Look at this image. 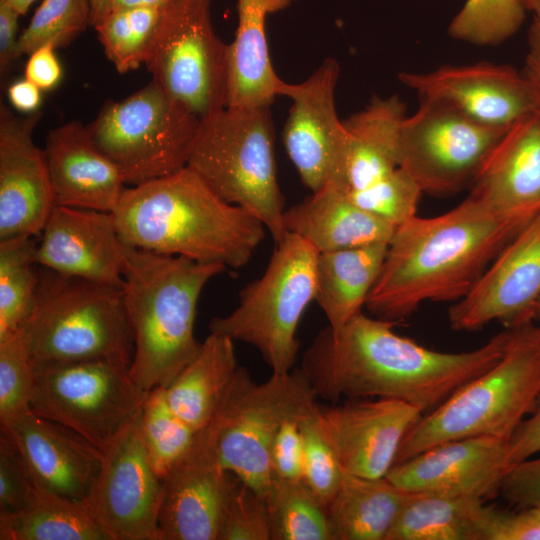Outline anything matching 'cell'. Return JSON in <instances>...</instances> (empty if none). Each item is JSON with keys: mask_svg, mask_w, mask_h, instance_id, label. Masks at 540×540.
Here are the masks:
<instances>
[{"mask_svg": "<svg viewBox=\"0 0 540 540\" xmlns=\"http://www.w3.org/2000/svg\"><path fill=\"white\" fill-rule=\"evenodd\" d=\"M393 321L362 311L342 328H323L305 350L301 371L317 397L338 403L388 398L409 403L423 415L502 356L506 329L464 352L426 348L394 332Z\"/></svg>", "mask_w": 540, "mask_h": 540, "instance_id": "1", "label": "cell"}, {"mask_svg": "<svg viewBox=\"0 0 540 540\" xmlns=\"http://www.w3.org/2000/svg\"><path fill=\"white\" fill-rule=\"evenodd\" d=\"M528 223L471 193L445 213L414 216L396 228L366 309L399 323L424 302L460 300Z\"/></svg>", "mask_w": 540, "mask_h": 540, "instance_id": "2", "label": "cell"}, {"mask_svg": "<svg viewBox=\"0 0 540 540\" xmlns=\"http://www.w3.org/2000/svg\"><path fill=\"white\" fill-rule=\"evenodd\" d=\"M112 214L127 245L234 269L249 262L266 229L188 166L126 188Z\"/></svg>", "mask_w": 540, "mask_h": 540, "instance_id": "3", "label": "cell"}, {"mask_svg": "<svg viewBox=\"0 0 540 540\" xmlns=\"http://www.w3.org/2000/svg\"><path fill=\"white\" fill-rule=\"evenodd\" d=\"M227 267L124 243L123 298L134 342L130 375L145 393L167 387L199 354L198 300Z\"/></svg>", "mask_w": 540, "mask_h": 540, "instance_id": "4", "label": "cell"}, {"mask_svg": "<svg viewBox=\"0 0 540 540\" xmlns=\"http://www.w3.org/2000/svg\"><path fill=\"white\" fill-rule=\"evenodd\" d=\"M507 329L501 358L423 415L404 437L394 465L452 440H510L540 397V325Z\"/></svg>", "mask_w": 540, "mask_h": 540, "instance_id": "5", "label": "cell"}, {"mask_svg": "<svg viewBox=\"0 0 540 540\" xmlns=\"http://www.w3.org/2000/svg\"><path fill=\"white\" fill-rule=\"evenodd\" d=\"M24 326L35 370L98 359L131 364L134 342L122 288L40 267Z\"/></svg>", "mask_w": 540, "mask_h": 540, "instance_id": "6", "label": "cell"}, {"mask_svg": "<svg viewBox=\"0 0 540 540\" xmlns=\"http://www.w3.org/2000/svg\"><path fill=\"white\" fill-rule=\"evenodd\" d=\"M269 108H229L200 121L187 166L223 200L257 217L275 244L288 233Z\"/></svg>", "mask_w": 540, "mask_h": 540, "instance_id": "7", "label": "cell"}, {"mask_svg": "<svg viewBox=\"0 0 540 540\" xmlns=\"http://www.w3.org/2000/svg\"><path fill=\"white\" fill-rule=\"evenodd\" d=\"M275 250L263 275L239 293L238 306L213 317L210 332L258 350L272 374L293 369L300 343L296 331L316 291L317 251L303 238L288 232Z\"/></svg>", "mask_w": 540, "mask_h": 540, "instance_id": "8", "label": "cell"}, {"mask_svg": "<svg viewBox=\"0 0 540 540\" xmlns=\"http://www.w3.org/2000/svg\"><path fill=\"white\" fill-rule=\"evenodd\" d=\"M316 399L300 368L257 383L239 366L209 423L224 468L265 498L272 484L271 447L280 427Z\"/></svg>", "mask_w": 540, "mask_h": 540, "instance_id": "9", "label": "cell"}, {"mask_svg": "<svg viewBox=\"0 0 540 540\" xmlns=\"http://www.w3.org/2000/svg\"><path fill=\"white\" fill-rule=\"evenodd\" d=\"M200 121L151 80L122 100L106 101L86 127L126 183L137 185L187 166Z\"/></svg>", "mask_w": 540, "mask_h": 540, "instance_id": "10", "label": "cell"}, {"mask_svg": "<svg viewBox=\"0 0 540 540\" xmlns=\"http://www.w3.org/2000/svg\"><path fill=\"white\" fill-rule=\"evenodd\" d=\"M129 369L130 364L109 359L37 369L30 409L103 450L140 413L148 394Z\"/></svg>", "mask_w": 540, "mask_h": 540, "instance_id": "11", "label": "cell"}, {"mask_svg": "<svg viewBox=\"0 0 540 540\" xmlns=\"http://www.w3.org/2000/svg\"><path fill=\"white\" fill-rule=\"evenodd\" d=\"M145 65L152 80L200 119L224 109L228 44L214 31L210 0H173L165 6Z\"/></svg>", "mask_w": 540, "mask_h": 540, "instance_id": "12", "label": "cell"}, {"mask_svg": "<svg viewBox=\"0 0 540 540\" xmlns=\"http://www.w3.org/2000/svg\"><path fill=\"white\" fill-rule=\"evenodd\" d=\"M507 130L478 122L447 104L420 101L401 125L398 167L423 193L455 194L473 183Z\"/></svg>", "mask_w": 540, "mask_h": 540, "instance_id": "13", "label": "cell"}, {"mask_svg": "<svg viewBox=\"0 0 540 540\" xmlns=\"http://www.w3.org/2000/svg\"><path fill=\"white\" fill-rule=\"evenodd\" d=\"M102 453L101 470L85 499L96 519L110 540H160L163 480L148 458L140 413Z\"/></svg>", "mask_w": 540, "mask_h": 540, "instance_id": "14", "label": "cell"}, {"mask_svg": "<svg viewBox=\"0 0 540 540\" xmlns=\"http://www.w3.org/2000/svg\"><path fill=\"white\" fill-rule=\"evenodd\" d=\"M540 298V213L498 253L470 291L448 310L455 331L492 321L506 328L534 321Z\"/></svg>", "mask_w": 540, "mask_h": 540, "instance_id": "15", "label": "cell"}, {"mask_svg": "<svg viewBox=\"0 0 540 540\" xmlns=\"http://www.w3.org/2000/svg\"><path fill=\"white\" fill-rule=\"evenodd\" d=\"M240 480L222 465L209 425L163 480L160 540H217L227 502Z\"/></svg>", "mask_w": 540, "mask_h": 540, "instance_id": "16", "label": "cell"}, {"mask_svg": "<svg viewBox=\"0 0 540 540\" xmlns=\"http://www.w3.org/2000/svg\"><path fill=\"white\" fill-rule=\"evenodd\" d=\"M316 414L343 472L367 478L387 476L404 437L423 416L415 406L388 398L317 403Z\"/></svg>", "mask_w": 540, "mask_h": 540, "instance_id": "17", "label": "cell"}, {"mask_svg": "<svg viewBox=\"0 0 540 540\" xmlns=\"http://www.w3.org/2000/svg\"><path fill=\"white\" fill-rule=\"evenodd\" d=\"M398 78L420 101L447 104L478 122L504 129L538 108L527 77L509 65H445L424 73L402 72Z\"/></svg>", "mask_w": 540, "mask_h": 540, "instance_id": "18", "label": "cell"}, {"mask_svg": "<svg viewBox=\"0 0 540 540\" xmlns=\"http://www.w3.org/2000/svg\"><path fill=\"white\" fill-rule=\"evenodd\" d=\"M339 74L338 62L328 58L305 81H282L278 88V95L292 101L284 145L302 183L312 192L330 182L346 143V130L335 106Z\"/></svg>", "mask_w": 540, "mask_h": 540, "instance_id": "19", "label": "cell"}, {"mask_svg": "<svg viewBox=\"0 0 540 540\" xmlns=\"http://www.w3.org/2000/svg\"><path fill=\"white\" fill-rule=\"evenodd\" d=\"M41 114L0 105V241L39 236L56 205L44 150L33 141Z\"/></svg>", "mask_w": 540, "mask_h": 540, "instance_id": "20", "label": "cell"}, {"mask_svg": "<svg viewBox=\"0 0 540 540\" xmlns=\"http://www.w3.org/2000/svg\"><path fill=\"white\" fill-rule=\"evenodd\" d=\"M34 259L63 275L123 288L124 243L110 212L55 205Z\"/></svg>", "mask_w": 540, "mask_h": 540, "instance_id": "21", "label": "cell"}, {"mask_svg": "<svg viewBox=\"0 0 540 540\" xmlns=\"http://www.w3.org/2000/svg\"><path fill=\"white\" fill-rule=\"evenodd\" d=\"M508 441L477 436L435 445L394 465L387 478L411 493L486 499L499 493L508 471Z\"/></svg>", "mask_w": 540, "mask_h": 540, "instance_id": "22", "label": "cell"}, {"mask_svg": "<svg viewBox=\"0 0 540 540\" xmlns=\"http://www.w3.org/2000/svg\"><path fill=\"white\" fill-rule=\"evenodd\" d=\"M0 431L17 446L40 486L71 499L87 498L102 467L101 449L31 409L0 424Z\"/></svg>", "mask_w": 540, "mask_h": 540, "instance_id": "23", "label": "cell"}, {"mask_svg": "<svg viewBox=\"0 0 540 540\" xmlns=\"http://www.w3.org/2000/svg\"><path fill=\"white\" fill-rule=\"evenodd\" d=\"M44 153L56 205L115 210L127 183L118 166L93 142L86 126L75 120L52 129Z\"/></svg>", "mask_w": 540, "mask_h": 540, "instance_id": "24", "label": "cell"}, {"mask_svg": "<svg viewBox=\"0 0 540 540\" xmlns=\"http://www.w3.org/2000/svg\"><path fill=\"white\" fill-rule=\"evenodd\" d=\"M471 194L494 211L530 222L540 213V115L513 124L471 184Z\"/></svg>", "mask_w": 540, "mask_h": 540, "instance_id": "25", "label": "cell"}, {"mask_svg": "<svg viewBox=\"0 0 540 540\" xmlns=\"http://www.w3.org/2000/svg\"><path fill=\"white\" fill-rule=\"evenodd\" d=\"M405 103L374 96L362 111L343 121L346 143L327 185L346 193L361 190L398 167V141Z\"/></svg>", "mask_w": 540, "mask_h": 540, "instance_id": "26", "label": "cell"}, {"mask_svg": "<svg viewBox=\"0 0 540 540\" xmlns=\"http://www.w3.org/2000/svg\"><path fill=\"white\" fill-rule=\"evenodd\" d=\"M283 223L317 253L389 244L396 230L330 185L286 209Z\"/></svg>", "mask_w": 540, "mask_h": 540, "instance_id": "27", "label": "cell"}, {"mask_svg": "<svg viewBox=\"0 0 540 540\" xmlns=\"http://www.w3.org/2000/svg\"><path fill=\"white\" fill-rule=\"evenodd\" d=\"M297 0H238V25L228 44L229 108H270L282 80L275 73L265 33L269 14Z\"/></svg>", "mask_w": 540, "mask_h": 540, "instance_id": "28", "label": "cell"}, {"mask_svg": "<svg viewBox=\"0 0 540 540\" xmlns=\"http://www.w3.org/2000/svg\"><path fill=\"white\" fill-rule=\"evenodd\" d=\"M388 244L318 253L314 301L332 330L362 311L383 266Z\"/></svg>", "mask_w": 540, "mask_h": 540, "instance_id": "29", "label": "cell"}, {"mask_svg": "<svg viewBox=\"0 0 540 540\" xmlns=\"http://www.w3.org/2000/svg\"><path fill=\"white\" fill-rule=\"evenodd\" d=\"M409 492L387 477L344 473L326 507L332 540H386Z\"/></svg>", "mask_w": 540, "mask_h": 540, "instance_id": "30", "label": "cell"}, {"mask_svg": "<svg viewBox=\"0 0 540 540\" xmlns=\"http://www.w3.org/2000/svg\"><path fill=\"white\" fill-rule=\"evenodd\" d=\"M233 342L210 332L196 358L164 388L171 408L196 431L209 425L239 367Z\"/></svg>", "mask_w": 540, "mask_h": 540, "instance_id": "31", "label": "cell"}, {"mask_svg": "<svg viewBox=\"0 0 540 540\" xmlns=\"http://www.w3.org/2000/svg\"><path fill=\"white\" fill-rule=\"evenodd\" d=\"M0 540H110L85 500L36 484L27 504L0 513Z\"/></svg>", "mask_w": 540, "mask_h": 540, "instance_id": "32", "label": "cell"}, {"mask_svg": "<svg viewBox=\"0 0 540 540\" xmlns=\"http://www.w3.org/2000/svg\"><path fill=\"white\" fill-rule=\"evenodd\" d=\"M483 502L471 496L409 492L386 540H482Z\"/></svg>", "mask_w": 540, "mask_h": 540, "instance_id": "33", "label": "cell"}, {"mask_svg": "<svg viewBox=\"0 0 540 540\" xmlns=\"http://www.w3.org/2000/svg\"><path fill=\"white\" fill-rule=\"evenodd\" d=\"M36 238L0 241V340L21 329L31 314L39 283Z\"/></svg>", "mask_w": 540, "mask_h": 540, "instance_id": "34", "label": "cell"}, {"mask_svg": "<svg viewBox=\"0 0 540 540\" xmlns=\"http://www.w3.org/2000/svg\"><path fill=\"white\" fill-rule=\"evenodd\" d=\"M265 500L271 540H332L326 508L302 479L272 478Z\"/></svg>", "mask_w": 540, "mask_h": 540, "instance_id": "35", "label": "cell"}, {"mask_svg": "<svg viewBox=\"0 0 540 540\" xmlns=\"http://www.w3.org/2000/svg\"><path fill=\"white\" fill-rule=\"evenodd\" d=\"M162 11L158 7L113 10L94 27L107 58L119 73L135 70L147 62Z\"/></svg>", "mask_w": 540, "mask_h": 540, "instance_id": "36", "label": "cell"}, {"mask_svg": "<svg viewBox=\"0 0 540 540\" xmlns=\"http://www.w3.org/2000/svg\"><path fill=\"white\" fill-rule=\"evenodd\" d=\"M140 425L150 463L164 480L189 450L198 431L174 412L164 387L147 394L140 412Z\"/></svg>", "mask_w": 540, "mask_h": 540, "instance_id": "37", "label": "cell"}, {"mask_svg": "<svg viewBox=\"0 0 540 540\" xmlns=\"http://www.w3.org/2000/svg\"><path fill=\"white\" fill-rule=\"evenodd\" d=\"M525 11L521 0H466L448 32L467 43L497 45L521 27Z\"/></svg>", "mask_w": 540, "mask_h": 540, "instance_id": "38", "label": "cell"}, {"mask_svg": "<svg viewBox=\"0 0 540 540\" xmlns=\"http://www.w3.org/2000/svg\"><path fill=\"white\" fill-rule=\"evenodd\" d=\"M91 24L89 0H43L19 36V55L52 44L69 45Z\"/></svg>", "mask_w": 540, "mask_h": 540, "instance_id": "39", "label": "cell"}, {"mask_svg": "<svg viewBox=\"0 0 540 540\" xmlns=\"http://www.w3.org/2000/svg\"><path fill=\"white\" fill-rule=\"evenodd\" d=\"M36 379L25 326L0 340V424L30 409Z\"/></svg>", "mask_w": 540, "mask_h": 540, "instance_id": "40", "label": "cell"}, {"mask_svg": "<svg viewBox=\"0 0 540 540\" xmlns=\"http://www.w3.org/2000/svg\"><path fill=\"white\" fill-rule=\"evenodd\" d=\"M422 193L412 176L397 167L371 185L347 194L355 204L398 228L417 215Z\"/></svg>", "mask_w": 540, "mask_h": 540, "instance_id": "41", "label": "cell"}, {"mask_svg": "<svg viewBox=\"0 0 540 540\" xmlns=\"http://www.w3.org/2000/svg\"><path fill=\"white\" fill-rule=\"evenodd\" d=\"M316 406L317 402L300 421L303 437L302 480L326 508L337 492L344 472L321 430Z\"/></svg>", "mask_w": 540, "mask_h": 540, "instance_id": "42", "label": "cell"}, {"mask_svg": "<svg viewBox=\"0 0 540 540\" xmlns=\"http://www.w3.org/2000/svg\"><path fill=\"white\" fill-rule=\"evenodd\" d=\"M217 540H271L265 498L240 481L227 502Z\"/></svg>", "mask_w": 540, "mask_h": 540, "instance_id": "43", "label": "cell"}, {"mask_svg": "<svg viewBox=\"0 0 540 540\" xmlns=\"http://www.w3.org/2000/svg\"><path fill=\"white\" fill-rule=\"evenodd\" d=\"M36 484L17 446L0 432V513L21 510Z\"/></svg>", "mask_w": 540, "mask_h": 540, "instance_id": "44", "label": "cell"}, {"mask_svg": "<svg viewBox=\"0 0 540 540\" xmlns=\"http://www.w3.org/2000/svg\"><path fill=\"white\" fill-rule=\"evenodd\" d=\"M482 540H540V507L507 511L486 506Z\"/></svg>", "mask_w": 540, "mask_h": 540, "instance_id": "45", "label": "cell"}, {"mask_svg": "<svg viewBox=\"0 0 540 540\" xmlns=\"http://www.w3.org/2000/svg\"><path fill=\"white\" fill-rule=\"evenodd\" d=\"M305 413L287 419L280 427L270 453L272 478L302 479L303 437L300 421Z\"/></svg>", "mask_w": 540, "mask_h": 540, "instance_id": "46", "label": "cell"}, {"mask_svg": "<svg viewBox=\"0 0 540 540\" xmlns=\"http://www.w3.org/2000/svg\"><path fill=\"white\" fill-rule=\"evenodd\" d=\"M499 493L517 509L540 507V456L512 466L502 480Z\"/></svg>", "mask_w": 540, "mask_h": 540, "instance_id": "47", "label": "cell"}, {"mask_svg": "<svg viewBox=\"0 0 540 540\" xmlns=\"http://www.w3.org/2000/svg\"><path fill=\"white\" fill-rule=\"evenodd\" d=\"M540 453V397L533 411L516 429L508 441V470Z\"/></svg>", "mask_w": 540, "mask_h": 540, "instance_id": "48", "label": "cell"}, {"mask_svg": "<svg viewBox=\"0 0 540 540\" xmlns=\"http://www.w3.org/2000/svg\"><path fill=\"white\" fill-rule=\"evenodd\" d=\"M55 46L43 45L31 54L25 66V78L42 91L53 89L61 80L62 68L55 54Z\"/></svg>", "mask_w": 540, "mask_h": 540, "instance_id": "49", "label": "cell"}, {"mask_svg": "<svg viewBox=\"0 0 540 540\" xmlns=\"http://www.w3.org/2000/svg\"><path fill=\"white\" fill-rule=\"evenodd\" d=\"M21 14L6 0H0V70L3 77L18 52V21Z\"/></svg>", "mask_w": 540, "mask_h": 540, "instance_id": "50", "label": "cell"}, {"mask_svg": "<svg viewBox=\"0 0 540 540\" xmlns=\"http://www.w3.org/2000/svg\"><path fill=\"white\" fill-rule=\"evenodd\" d=\"M522 72L535 91L540 115V19L535 17L528 32V48Z\"/></svg>", "mask_w": 540, "mask_h": 540, "instance_id": "51", "label": "cell"}, {"mask_svg": "<svg viewBox=\"0 0 540 540\" xmlns=\"http://www.w3.org/2000/svg\"><path fill=\"white\" fill-rule=\"evenodd\" d=\"M41 92L37 85L26 78L12 83L7 91L11 105L23 113L37 111L41 102Z\"/></svg>", "mask_w": 540, "mask_h": 540, "instance_id": "52", "label": "cell"}, {"mask_svg": "<svg viewBox=\"0 0 540 540\" xmlns=\"http://www.w3.org/2000/svg\"><path fill=\"white\" fill-rule=\"evenodd\" d=\"M173 0H109V12L119 9L158 7L164 8Z\"/></svg>", "mask_w": 540, "mask_h": 540, "instance_id": "53", "label": "cell"}, {"mask_svg": "<svg viewBox=\"0 0 540 540\" xmlns=\"http://www.w3.org/2000/svg\"><path fill=\"white\" fill-rule=\"evenodd\" d=\"M91 8V25L95 27L109 13V0H89Z\"/></svg>", "mask_w": 540, "mask_h": 540, "instance_id": "54", "label": "cell"}, {"mask_svg": "<svg viewBox=\"0 0 540 540\" xmlns=\"http://www.w3.org/2000/svg\"><path fill=\"white\" fill-rule=\"evenodd\" d=\"M10 3L21 15L26 14L27 10L36 0H6Z\"/></svg>", "mask_w": 540, "mask_h": 540, "instance_id": "55", "label": "cell"}, {"mask_svg": "<svg viewBox=\"0 0 540 540\" xmlns=\"http://www.w3.org/2000/svg\"><path fill=\"white\" fill-rule=\"evenodd\" d=\"M526 11L533 13L535 18L540 19V0H521Z\"/></svg>", "mask_w": 540, "mask_h": 540, "instance_id": "56", "label": "cell"}, {"mask_svg": "<svg viewBox=\"0 0 540 540\" xmlns=\"http://www.w3.org/2000/svg\"><path fill=\"white\" fill-rule=\"evenodd\" d=\"M534 314H535L534 320H537L538 324L540 325V298L535 304Z\"/></svg>", "mask_w": 540, "mask_h": 540, "instance_id": "57", "label": "cell"}]
</instances>
